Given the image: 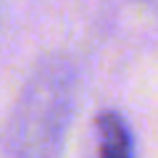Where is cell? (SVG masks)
I'll return each instance as SVG.
<instances>
[{
  "label": "cell",
  "instance_id": "obj_2",
  "mask_svg": "<svg viewBox=\"0 0 158 158\" xmlns=\"http://www.w3.org/2000/svg\"><path fill=\"white\" fill-rule=\"evenodd\" d=\"M98 129V158H132L129 127L116 111H103L95 121Z\"/></svg>",
  "mask_w": 158,
  "mask_h": 158
},
{
  "label": "cell",
  "instance_id": "obj_1",
  "mask_svg": "<svg viewBox=\"0 0 158 158\" xmlns=\"http://www.w3.org/2000/svg\"><path fill=\"white\" fill-rule=\"evenodd\" d=\"M74 69L50 56L32 71L6 132V158H61L74 108Z\"/></svg>",
  "mask_w": 158,
  "mask_h": 158
}]
</instances>
